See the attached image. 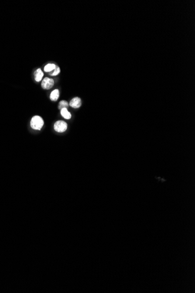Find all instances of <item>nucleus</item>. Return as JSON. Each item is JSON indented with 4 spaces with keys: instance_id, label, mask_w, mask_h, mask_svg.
Here are the masks:
<instances>
[{
    "instance_id": "nucleus-4",
    "label": "nucleus",
    "mask_w": 195,
    "mask_h": 293,
    "mask_svg": "<svg viewBox=\"0 0 195 293\" xmlns=\"http://www.w3.org/2000/svg\"><path fill=\"white\" fill-rule=\"evenodd\" d=\"M81 104L82 103H81V98L77 97L73 98L71 100L69 103V105L73 108H78L81 106Z\"/></svg>"
},
{
    "instance_id": "nucleus-1",
    "label": "nucleus",
    "mask_w": 195,
    "mask_h": 293,
    "mask_svg": "<svg viewBox=\"0 0 195 293\" xmlns=\"http://www.w3.org/2000/svg\"><path fill=\"white\" fill-rule=\"evenodd\" d=\"M30 125L33 130H40L44 125V121L40 116L35 115L32 118Z\"/></svg>"
},
{
    "instance_id": "nucleus-8",
    "label": "nucleus",
    "mask_w": 195,
    "mask_h": 293,
    "mask_svg": "<svg viewBox=\"0 0 195 293\" xmlns=\"http://www.w3.org/2000/svg\"><path fill=\"white\" fill-rule=\"evenodd\" d=\"M56 66H57L54 63H48L44 66V71L49 73L52 71H53L54 70L56 69Z\"/></svg>"
},
{
    "instance_id": "nucleus-6",
    "label": "nucleus",
    "mask_w": 195,
    "mask_h": 293,
    "mask_svg": "<svg viewBox=\"0 0 195 293\" xmlns=\"http://www.w3.org/2000/svg\"><path fill=\"white\" fill-rule=\"evenodd\" d=\"M60 96V92L58 89L54 90L53 91L50 93V98L52 101H56Z\"/></svg>"
},
{
    "instance_id": "nucleus-3",
    "label": "nucleus",
    "mask_w": 195,
    "mask_h": 293,
    "mask_svg": "<svg viewBox=\"0 0 195 293\" xmlns=\"http://www.w3.org/2000/svg\"><path fill=\"white\" fill-rule=\"evenodd\" d=\"M54 81L53 78L45 77L42 81L41 86L44 90H50L54 86Z\"/></svg>"
},
{
    "instance_id": "nucleus-5",
    "label": "nucleus",
    "mask_w": 195,
    "mask_h": 293,
    "mask_svg": "<svg viewBox=\"0 0 195 293\" xmlns=\"http://www.w3.org/2000/svg\"><path fill=\"white\" fill-rule=\"evenodd\" d=\"M44 76V73L42 71L40 68L36 70L35 73H34V77L36 82H40L42 81V78Z\"/></svg>"
},
{
    "instance_id": "nucleus-7",
    "label": "nucleus",
    "mask_w": 195,
    "mask_h": 293,
    "mask_svg": "<svg viewBox=\"0 0 195 293\" xmlns=\"http://www.w3.org/2000/svg\"><path fill=\"white\" fill-rule=\"evenodd\" d=\"M60 114L62 117L66 120H70L71 119V114L70 112H69L67 110V108H62L60 110Z\"/></svg>"
},
{
    "instance_id": "nucleus-10",
    "label": "nucleus",
    "mask_w": 195,
    "mask_h": 293,
    "mask_svg": "<svg viewBox=\"0 0 195 293\" xmlns=\"http://www.w3.org/2000/svg\"><path fill=\"white\" fill-rule=\"evenodd\" d=\"M60 73V68L57 66L56 69H54L53 71L49 73V75L51 76H56L58 74H59Z\"/></svg>"
},
{
    "instance_id": "nucleus-2",
    "label": "nucleus",
    "mask_w": 195,
    "mask_h": 293,
    "mask_svg": "<svg viewBox=\"0 0 195 293\" xmlns=\"http://www.w3.org/2000/svg\"><path fill=\"white\" fill-rule=\"evenodd\" d=\"M67 123L64 121L60 120L55 122L54 125V130L59 133H62L67 130Z\"/></svg>"
},
{
    "instance_id": "nucleus-9",
    "label": "nucleus",
    "mask_w": 195,
    "mask_h": 293,
    "mask_svg": "<svg viewBox=\"0 0 195 293\" xmlns=\"http://www.w3.org/2000/svg\"><path fill=\"white\" fill-rule=\"evenodd\" d=\"M69 104L67 103V101H65V100H62L61 101H60V103L59 104V109L60 110H61L62 108H67L69 107Z\"/></svg>"
}]
</instances>
